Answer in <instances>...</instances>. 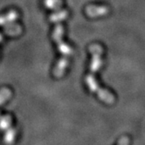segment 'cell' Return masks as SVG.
I'll use <instances>...</instances> for the list:
<instances>
[{
	"instance_id": "1",
	"label": "cell",
	"mask_w": 145,
	"mask_h": 145,
	"mask_svg": "<svg viewBox=\"0 0 145 145\" xmlns=\"http://www.w3.org/2000/svg\"><path fill=\"white\" fill-rule=\"evenodd\" d=\"M54 10L55 12H53L50 16L51 22L56 24L54 27L53 32H52V38H53V40L56 42L57 48L59 50V52L61 53V58L57 61L56 67L54 68L53 75L56 78H61L65 74V69L68 67L69 56L72 53V48L63 40L64 27L61 23L67 17L69 13L67 10H64L61 7Z\"/></svg>"
},
{
	"instance_id": "2",
	"label": "cell",
	"mask_w": 145,
	"mask_h": 145,
	"mask_svg": "<svg viewBox=\"0 0 145 145\" xmlns=\"http://www.w3.org/2000/svg\"><path fill=\"white\" fill-rule=\"evenodd\" d=\"M89 52L92 55L89 72L86 78V82L91 92L98 93L99 99L105 103H114V96L107 90L99 87L98 82L95 79V73L101 68L102 65V54L103 48L99 44H92L89 47Z\"/></svg>"
},
{
	"instance_id": "3",
	"label": "cell",
	"mask_w": 145,
	"mask_h": 145,
	"mask_svg": "<svg viewBox=\"0 0 145 145\" xmlns=\"http://www.w3.org/2000/svg\"><path fill=\"white\" fill-rule=\"evenodd\" d=\"M19 17V13L15 10L8 11L6 15L0 16V26H8L11 23L16 21Z\"/></svg>"
},
{
	"instance_id": "4",
	"label": "cell",
	"mask_w": 145,
	"mask_h": 145,
	"mask_svg": "<svg viewBox=\"0 0 145 145\" xmlns=\"http://www.w3.org/2000/svg\"><path fill=\"white\" fill-rule=\"evenodd\" d=\"M106 8L104 7H98V6H89L86 7V15H88L90 17H96V16H102L106 14Z\"/></svg>"
},
{
	"instance_id": "5",
	"label": "cell",
	"mask_w": 145,
	"mask_h": 145,
	"mask_svg": "<svg viewBox=\"0 0 145 145\" xmlns=\"http://www.w3.org/2000/svg\"><path fill=\"white\" fill-rule=\"evenodd\" d=\"M11 89L7 87H3L0 89V106L4 104L5 102H7L8 99L11 97Z\"/></svg>"
},
{
	"instance_id": "6",
	"label": "cell",
	"mask_w": 145,
	"mask_h": 145,
	"mask_svg": "<svg viewBox=\"0 0 145 145\" xmlns=\"http://www.w3.org/2000/svg\"><path fill=\"white\" fill-rule=\"evenodd\" d=\"M44 6L51 10H57L62 7V0H44Z\"/></svg>"
},
{
	"instance_id": "7",
	"label": "cell",
	"mask_w": 145,
	"mask_h": 145,
	"mask_svg": "<svg viewBox=\"0 0 145 145\" xmlns=\"http://www.w3.org/2000/svg\"><path fill=\"white\" fill-rule=\"evenodd\" d=\"M129 144V139L127 137H123L119 141V145H128Z\"/></svg>"
},
{
	"instance_id": "8",
	"label": "cell",
	"mask_w": 145,
	"mask_h": 145,
	"mask_svg": "<svg viewBox=\"0 0 145 145\" xmlns=\"http://www.w3.org/2000/svg\"><path fill=\"white\" fill-rule=\"evenodd\" d=\"M4 35H5V33H3V34L0 33V43L3 41V37L4 36Z\"/></svg>"
}]
</instances>
